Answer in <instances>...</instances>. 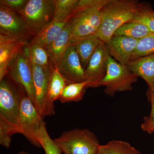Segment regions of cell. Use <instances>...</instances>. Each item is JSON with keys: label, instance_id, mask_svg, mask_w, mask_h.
<instances>
[{"label": "cell", "instance_id": "obj_31", "mask_svg": "<svg viewBox=\"0 0 154 154\" xmlns=\"http://www.w3.org/2000/svg\"><path fill=\"white\" fill-rule=\"evenodd\" d=\"M17 154H29V153L27 152H25V151H22L19 152Z\"/></svg>", "mask_w": 154, "mask_h": 154}, {"label": "cell", "instance_id": "obj_6", "mask_svg": "<svg viewBox=\"0 0 154 154\" xmlns=\"http://www.w3.org/2000/svg\"><path fill=\"white\" fill-rule=\"evenodd\" d=\"M54 12L53 0H28L25 8L18 14L33 37L52 22Z\"/></svg>", "mask_w": 154, "mask_h": 154}, {"label": "cell", "instance_id": "obj_2", "mask_svg": "<svg viewBox=\"0 0 154 154\" xmlns=\"http://www.w3.org/2000/svg\"><path fill=\"white\" fill-rule=\"evenodd\" d=\"M144 6L136 0H108L102 9V24L96 35L107 43L119 28L138 16Z\"/></svg>", "mask_w": 154, "mask_h": 154}, {"label": "cell", "instance_id": "obj_5", "mask_svg": "<svg viewBox=\"0 0 154 154\" xmlns=\"http://www.w3.org/2000/svg\"><path fill=\"white\" fill-rule=\"evenodd\" d=\"M6 77L22 87L35 105V91L29 44L27 43L23 46L11 61Z\"/></svg>", "mask_w": 154, "mask_h": 154}, {"label": "cell", "instance_id": "obj_20", "mask_svg": "<svg viewBox=\"0 0 154 154\" xmlns=\"http://www.w3.org/2000/svg\"><path fill=\"white\" fill-rule=\"evenodd\" d=\"M69 83L64 78L56 67H52L48 90V98L53 104L59 100L64 88Z\"/></svg>", "mask_w": 154, "mask_h": 154}, {"label": "cell", "instance_id": "obj_16", "mask_svg": "<svg viewBox=\"0 0 154 154\" xmlns=\"http://www.w3.org/2000/svg\"><path fill=\"white\" fill-rule=\"evenodd\" d=\"M72 35L69 20L60 34L46 49L51 64L55 67L68 48L71 45Z\"/></svg>", "mask_w": 154, "mask_h": 154}, {"label": "cell", "instance_id": "obj_28", "mask_svg": "<svg viewBox=\"0 0 154 154\" xmlns=\"http://www.w3.org/2000/svg\"><path fill=\"white\" fill-rule=\"evenodd\" d=\"M28 0H1L0 5H4L9 8L19 13L25 8Z\"/></svg>", "mask_w": 154, "mask_h": 154}, {"label": "cell", "instance_id": "obj_18", "mask_svg": "<svg viewBox=\"0 0 154 154\" xmlns=\"http://www.w3.org/2000/svg\"><path fill=\"white\" fill-rule=\"evenodd\" d=\"M102 42L96 34H94L78 39L72 44L74 45L85 69L96 48Z\"/></svg>", "mask_w": 154, "mask_h": 154}, {"label": "cell", "instance_id": "obj_1", "mask_svg": "<svg viewBox=\"0 0 154 154\" xmlns=\"http://www.w3.org/2000/svg\"><path fill=\"white\" fill-rule=\"evenodd\" d=\"M24 91L7 77L0 81V144L6 148L10 147L12 136L19 134L20 103Z\"/></svg>", "mask_w": 154, "mask_h": 154}, {"label": "cell", "instance_id": "obj_4", "mask_svg": "<svg viewBox=\"0 0 154 154\" xmlns=\"http://www.w3.org/2000/svg\"><path fill=\"white\" fill-rule=\"evenodd\" d=\"M54 141L64 154H97L100 145L96 135L88 129L64 132Z\"/></svg>", "mask_w": 154, "mask_h": 154}, {"label": "cell", "instance_id": "obj_24", "mask_svg": "<svg viewBox=\"0 0 154 154\" xmlns=\"http://www.w3.org/2000/svg\"><path fill=\"white\" fill-rule=\"evenodd\" d=\"M38 137L45 154H61L62 153L54 140L50 136L46 129V123L44 122L42 124Z\"/></svg>", "mask_w": 154, "mask_h": 154}, {"label": "cell", "instance_id": "obj_11", "mask_svg": "<svg viewBox=\"0 0 154 154\" xmlns=\"http://www.w3.org/2000/svg\"><path fill=\"white\" fill-rule=\"evenodd\" d=\"M55 67L69 84L86 81L85 69L73 45L68 48Z\"/></svg>", "mask_w": 154, "mask_h": 154}, {"label": "cell", "instance_id": "obj_29", "mask_svg": "<svg viewBox=\"0 0 154 154\" xmlns=\"http://www.w3.org/2000/svg\"><path fill=\"white\" fill-rule=\"evenodd\" d=\"M141 128L143 131L152 134L154 133V121L151 120L148 117H145L143 122L141 125Z\"/></svg>", "mask_w": 154, "mask_h": 154}, {"label": "cell", "instance_id": "obj_19", "mask_svg": "<svg viewBox=\"0 0 154 154\" xmlns=\"http://www.w3.org/2000/svg\"><path fill=\"white\" fill-rule=\"evenodd\" d=\"M151 33L148 27L144 24L131 21L119 28L113 36H126L140 40Z\"/></svg>", "mask_w": 154, "mask_h": 154}, {"label": "cell", "instance_id": "obj_26", "mask_svg": "<svg viewBox=\"0 0 154 154\" xmlns=\"http://www.w3.org/2000/svg\"><path fill=\"white\" fill-rule=\"evenodd\" d=\"M29 48L30 60L32 63L42 67L51 65L47 50L36 45L29 44Z\"/></svg>", "mask_w": 154, "mask_h": 154}, {"label": "cell", "instance_id": "obj_3", "mask_svg": "<svg viewBox=\"0 0 154 154\" xmlns=\"http://www.w3.org/2000/svg\"><path fill=\"white\" fill-rule=\"evenodd\" d=\"M108 0H79L69 21L71 45L80 38L96 34L102 25V9Z\"/></svg>", "mask_w": 154, "mask_h": 154}, {"label": "cell", "instance_id": "obj_21", "mask_svg": "<svg viewBox=\"0 0 154 154\" xmlns=\"http://www.w3.org/2000/svg\"><path fill=\"white\" fill-rule=\"evenodd\" d=\"M97 154H141L139 151L127 142L113 140L100 145Z\"/></svg>", "mask_w": 154, "mask_h": 154}, {"label": "cell", "instance_id": "obj_12", "mask_svg": "<svg viewBox=\"0 0 154 154\" xmlns=\"http://www.w3.org/2000/svg\"><path fill=\"white\" fill-rule=\"evenodd\" d=\"M0 34L26 38L32 36L20 15L2 5H0Z\"/></svg>", "mask_w": 154, "mask_h": 154}, {"label": "cell", "instance_id": "obj_14", "mask_svg": "<svg viewBox=\"0 0 154 154\" xmlns=\"http://www.w3.org/2000/svg\"><path fill=\"white\" fill-rule=\"evenodd\" d=\"M27 39L0 34V81L7 76L11 61L19 51L28 43Z\"/></svg>", "mask_w": 154, "mask_h": 154}, {"label": "cell", "instance_id": "obj_30", "mask_svg": "<svg viewBox=\"0 0 154 154\" xmlns=\"http://www.w3.org/2000/svg\"><path fill=\"white\" fill-rule=\"evenodd\" d=\"M147 95L152 106L151 112L148 117L151 120L154 121V91H149Z\"/></svg>", "mask_w": 154, "mask_h": 154}, {"label": "cell", "instance_id": "obj_25", "mask_svg": "<svg viewBox=\"0 0 154 154\" xmlns=\"http://www.w3.org/2000/svg\"><path fill=\"white\" fill-rule=\"evenodd\" d=\"M152 54H154V33H151L138 40L131 60Z\"/></svg>", "mask_w": 154, "mask_h": 154}, {"label": "cell", "instance_id": "obj_13", "mask_svg": "<svg viewBox=\"0 0 154 154\" xmlns=\"http://www.w3.org/2000/svg\"><path fill=\"white\" fill-rule=\"evenodd\" d=\"M138 40L126 36H113L106 45L110 56L127 66L131 60Z\"/></svg>", "mask_w": 154, "mask_h": 154}, {"label": "cell", "instance_id": "obj_7", "mask_svg": "<svg viewBox=\"0 0 154 154\" xmlns=\"http://www.w3.org/2000/svg\"><path fill=\"white\" fill-rule=\"evenodd\" d=\"M138 77L127 66L117 62L110 56L106 74L99 87H105V94L113 97L117 92L132 91L133 85Z\"/></svg>", "mask_w": 154, "mask_h": 154}, {"label": "cell", "instance_id": "obj_17", "mask_svg": "<svg viewBox=\"0 0 154 154\" xmlns=\"http://www.w3.org/2000/svg\"><path fill=\"white\" fill-rule=\"evenodd\" d=\"M69 20L53 19L38 34L33 36L30 45H36L47 49L60 34Z\"/></svg>", "mask_w": 154, "mask_h": 154}, {"label": "cell", "instance_id": "obj_23", "mask_svg": "<svg viewBox=\"0 0 154 154\" xmlns=\"http://www.w3.org/2000/svg\"><path fill=\"white\" fill-rule=\"evenodd\" d=\"M54 5V19L69 20L79 0H53Z\"/></svg>", "mask_w": 154, "mask_h": 154}, {"label": "cell", "instance_id": "obj_9", "mask_svg": "<svg viewBox=\"0 0 154 154\" xmlns=\"http://www.w3.org/2000/svg\"><path fill=\"white\" fill-rule=\"evenodd\" d=\"M32 63V62H31ZM35 106L42 117L55 114L54 105L48 98V86L52 66L42 67L32 63Z\"/></svg>", "mask_w": 154, "mask_h": 154}, {"label": "cell", "instance_id": "obj_22", "mask_svg": "<svg viewBox=\"0 0 154 154\" xmlns=\"http://www.w3.org/2000/svg\"><path fill=\"white\" fill-rule=\"evenodd\" d=\"M91 82L86 80L81 82L71 83L64 89L59 100L61 103L79 102L83 99L86 88Z\"/></svg>", "mask_w": 154, "mask_h": 154}, {"label": "cell", "instance_id": "obj_10", "mask_svg": "<svg viewBox=\"0 0 154 154\" xmlns=\"http://www.w3.org/2000/svg\"><path fill=\"white\" fill-rule=\"evenodd\" d=\"M110 54L104 42L96 48L85 69L86 80L91 82L88 88H97L107 71Z\"/></svg>", "mask_w": 154, "mask_h": 154}, {"label": "cell", "instance_id": "obj_8", "mask_svg": "<svg viewBox=\"0 0 154 154\" xmlns=\"http://www.w3.org/2000/svg\"><path fill=\"white\" fill-rule=\"evenodd\" d=\"M35 105L23 92L20 103L19 134L23 135L32 144L41 147L38 135L43 121Z\"/></svg>", "mask_w": 154, "mask_h": 154}, {"label": "cell", "instance_id": "obj_27", "mask_svg": "<svg viewBox=\"0 0 154 154\" xmlns=\"http://www.w3.org/2000/svg\"><path fill=\"white\" fill-rule=\"evenodd\" d=\"M131 21L144 24L154 33V11L149 5H145L140 14Z\"/></svg>", "mask_w": 154, "mask_h": 154}, {"label": "cell", "instance_id": "obj_15", "mask_svg": "<svg viewBox=\"0 0 154 154\" xmlns=\"http://www.w3.org/2000/svg\"><path fill=\"white\" fill-rule=\"evenodd\" d=\"M127 66L145 81L149 91H154V54L132 60Z\"/></svg>", "mask_w": 154, "mask_h": 154}]
</instances>
